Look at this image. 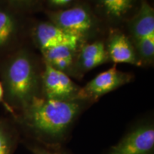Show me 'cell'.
<instances>
[{
	"instance_id": "3",
	"label": "cell",
	"mask_w": 154,
	"mask_h": 154,
	"mask_svg": "<svg viewBox=\"0 0 154 154\" xmlns=\"http://www.w3.org/2000/svg\"><path fill=\"white\" fill-rule=\"evenodd\" d=\"M48 20L84 42L104 39L108 29L84 0L67 9L43 11Z\"/></svg>"
},
{
	"instance_id": "6",
	"label": "cell",
	"mask_w": 154,
	"mask_h": 154,
	"mask_svg": "<svg viewBox=\"0 0 154 154\" xmlns=\"http://www.w3.org/2000/svg\"><path fill=\"white\" fill-rule=\"evenodd\" d=\"M154 124L151 117L136 121L107 154H153Z\"/></svg>"
},
{
	"instance_id": "9",
	"label": "cell",
	"mask_w": 154,
	"mask_h": 154,
	"mask_svg": "<svg viewBox=\"0 0 154 154\" xmlns=\"http://www.w3.org/2000/svg\"><path fill=\"white\" fill-rule=\"evenodd\" d=\"M134 76L128 72H122L116 65L101 72L81 87L78 99L87 100L94 103L106 94L129 84Z\"/></svg>"
},
{
	"instance_id": "8",
	"label": "cell",
	"mask_w": 154,
	"mask_h": 154,
	"mask_svg": "<svg viewBox=\"0 0 154 154\" xmlns=\"http://www.w3.org/2000/svg\"><path fill=\"white\" fill-rule=\"evenodd\" d=\"M107 29H124L141 0H84Z\"/></svg>"
},
{
	"instance_id": "11",
	"label": "cell",
	"mask_w": 154,
	"mask_h": 154,
	"mask_svg": "<svg viewBox=\"0 0 154 154\" xmlns=\"http://www.w3.org/2000/svg\"><path fill=\"white\" fill-rule=\"evenodd\" d=\"M104 42L109 62L114 65L128 63L141 67L134 44L124 29L108 30Z\"/></svg>"
},
{
	"instance_id": "18",
	"label": "cell",
	"mask_w": 154,
	"mask_h": 154,
	"mask_svg": "<svg viewBox=\"0 0 154 154\" xmlns=\"http://www.w3.org/2000/svg\"><path fill=\"white\" fill-rule=\"evenodd\" d=\"M0 102L5 104V100H4V89L2 85V83L0 82Z\"/></svg>"
},
{
	"instance_id": "16",
	"label": "cell",
	"mask_w": 154,
	"mask_h": 154,
	"mask_svg": "<svg viewBox=\"0 0 154 154\" xmlns=\"http://www.w3.org/2000/svg\"><path fill=\"white\" fill-rule=\"evenodd\" d=\"M82 0H44V10L57 11L72 7Z\"/></svg>"
},
{
	"instance_id": "1",
	"label": "cell",
	"mask_w": 154,
	"mask_h": 154,
	"mask_svg": "<svg viewBox=\"0 0 154 154\" xmlns=\"http://www.w3.org/2000/svg\"><path fill=\"white\" fill-rule=\"evenodd\" d=\"M92 104L84 99L38 97L19 111L17 119L42 146L57 149L66 141L80 116Z\"/></svg>"
},
{
	"instance_id": "14",
	"label": "cell",
	"mask_w": 154,
	"mask_h": 154,
	"mask_svg": "<svg viewBox=\"0 0 154 154\" xmlns=\"http://www.w3.org/2000/svg\"><path fill=\"white\" fill-rule=\"evenodd\" d=\"M23 14L32 16L44 9V0H0Z\"/></svg>"
},
{
	"instance_id": "7",
	"label": "cell",
	"mask_w": 154,
	"mask_h": 154,
	"mask_svg": "<svg viewBox=\"0 0 154 154\" xmlns=\"http://www.w3.org/2000/svg\"><path fill=\"white\" fill-rule=\"evenodd\" d=\"M29 43L36 51L42 52L44 50L62 46L78 49L85 42L47 19L33 20L29 32Z\"/></svg>"
},
{
	"instance_id": "4",
	"label": "cell",
	"mask_w": 154,
	"mask_h": 154,
	"mask_svg": "<svg viewBox=\"0 0 154 154\" xmlns=\"http://www.w3.org/2000/svg\"><path fill=\"white\" fill-rule=\"evenodd\" d=\"M124 29L134 44L141 67L154 62V9L149 0H141L138 11Z\"/></svg>"
},
{
	"instance_id": "15",
	"label": "cell",
	"mask_w": 154,
	"mask_h": 154,
	"mask_svg": "<svg viewBox=\"0 0 154 154\" xmlns=\"http://www.w3.org/2000/svg\"><path fill=\"white\" fill-rule=\"evenodd\" d=\"M14 144V134L9 123L0 119V154H11Z\"/></svg>"
},
{
	"instance_id": "13",
	"label": "cell",
	"mask_w": 154,
	"mask_h": 154,
	"mask_svg": "<svg viewBox=\"0 0 154 154\" xmlns=\"http://www.w3.org/2000/svg\"><path fill=\"white\" fill-rule=\"evenodd\" d=\"M77 49L62 46L39 52L44 61L57 70L72 76Z\"/></svg>"
},
{
	"instance_id": "5",
	"label": "cell",
	"mask_w": 154,
	"mask_h": 154,
	"mask_svg": "<svg viewBox=\"0 0 154 154\" xmlns=\"http://www.w3.org/2000/svg\"><path fill=\"white\" fill-rule=\"evenodd\" d=\"M33 20L0 1V61L29 43Z\"/></svg>"
},
{
	"instance_id": "10",
	"label": "cell",
	"mask_w": 154,
	"mask_h": 154,
	"mask_svg": "<svg viewBox=\"0 0 154 154\" xmlns=\"http://www.w3.org/2000/svg\"><path fill=\"white\" fill-rule=\"evenodd\" d=\"M44 61V60H43ZM42 96L48 99L69 101L78 99L81 86L70 76L44 61Z\"/></svg>"
},
{
	"instance_id": "17",
	"label": "cell",
	"mask_w": 154,
	"mask_h": 154,
	"mask_svg": "<svg viewBox=\"0 0 154 154\" xmlns=\"http://www.w3.org/2000/svg\"><path fill=\"white\" fill-rule=\"evenodd\" d=\"M31 148H32L31 149H32V151L33 152L34 154H65L57 151V149H47V148L43 147V146H35Z\"/></svg>"
},
{
	"instance_id": "12",
	"label": "cell",
	"mask_w": 154,
	"mask_h": 154,
	"mask_svg": "<svg viewBox=\"0 0 154 154\" xmlns=\"http://www.w3.org/2000/svg\"><path fill=\"white\" fill-rule=\"evenodd\" d=\"M109 62L104 39L85 42L77 49L71 78L81 79L92 69Z\"/></svg>"
},
{
	"instance_id": "2",
	"label": "cell",
	"mask_w": 154,
	"mask_h": 154,
	"mask_svg": "<svg viewBox=\"0 0 154 154\" xmlns=\"http://www.w3.org/2000/svg\"><path fill=\"white\" fill-rule=\"evenodd\" d=\"M44 63L40 53L29 43L0 61V82L9 111H22L42 96Z\"/></svg>"
}]
</instances>
